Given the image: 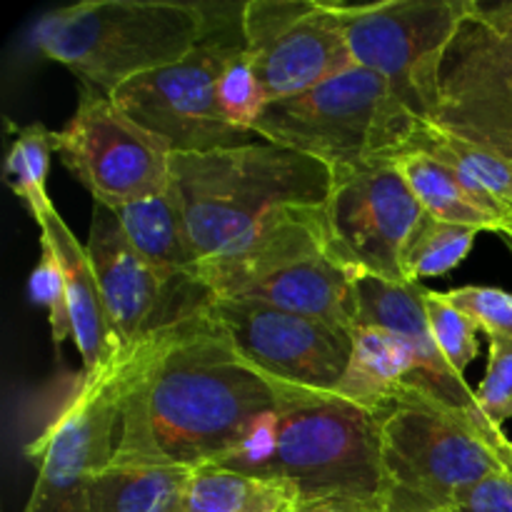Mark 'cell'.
Wrapping results in <instances>:
<instances>
[{"instance_id":"cell-1","label":"cell","mask_w":512,"mask_h":512,"mask_svg":"<svg viewBox=\"0 0 512 512\" xmlns=\"http://www.w3.org/2000/svg\"><path fill=\"white\" fill-rule=\"evenodd\" d=\"M268 410L273 388L235 353L208 300L125 358L110 465H215Z\"/></svg>"},{"instance_id":"cell-2","label":"cell","mask_w":512,"mask_h":512,"mask_svg":"<svg viewBox=\"0 0 512 512\" xmlns=\"http://www.w3.org/2000/svg\"><path fill=\"white\" fill-rule=\"evenodd\" d=\"M170 175L198 268L245 248L285 208L325 205L333 188L328 165L260 138L173 155Z\"/></svg>"},{"instance_id":"cell-3","label":"cell","mask_w":512,"mask_h":512,"mask_svg":"<svg viewBox=\"0 0 512 512\" xmlns=\"http://www.w3.org/2000/svg\"><path fill=\"white\" fill-rule=\"evenodd\" d=\"M388 512L453 508L463 490L512 470V440L480 408L448 403L415 375L380 418Z\"/></svg>"},{"instance_id":"cell-4","label":"cell","mask_w":512,"mask_h":512,"mask_svg":"<svg viewBox=\"0 0 512 512\" xmlns=\"http://www.w3.org/2000/svg\"><path fill=\"white\" fill-rule=\"evenodd\" d=\"M208 18L180 0H80L45 13L33 28L40 55L83 88L113 98L145 73L178 63L205 43Z\"/></svg>"},{"instance_id":"cell-5","label":"cell","mask_w":512,"mask_h":512,"mask_svg":"<svg viewBox=\"0 0 512 512\" xmlns=\"http://www.w3.org/2000/svg\"><path fill=\"white\" fill-rule=\"evenodd\" d=\"M358 275L335 245L318 205L285 208L245 248L200 265L198 283L213 298L263 303L353 333Z\"/></svg>"},{"instance_id":"cell-6","label":"cell","mask_w":512,"mask_h":512,"mask_svg":"<svg viewBox=\"0 0 512 512\" xmlns=\"http://www.w3.org/2000/svg\"><path fill=\"white\" fill-rule=\"evenodd\" d=\"M420 118L383 75L353 65L295 98L270 103L253 133L335 170L395 160L408 150Z\"/></svg>"},{"instance_id":"cell-7","label":"cell","mask_w":512,"mask_h":512,"mask_svg":"<svg viewBox=\"0 0 512 512\" xmlns=\"http://www.w3.org/2000/svg\"><path fill=\"white\" fill-rule=\"evenodd\" d=\"M278 445L270 480L305 500L385 503L388 480L380 450V418L333 395H278Z\"/></svg>"},{"instance_id":"cell-8","label":"cell","mask_w":512,"mask_h":512,"mask_svg":"<svg viewBox=\"0 0 512 512\" xmlns=\"http://www.w3.org/2000/svg\"><path fill=\"white\" fill-rule=\"evenodd\" d=\"M423 118L512 163V0H468L428 80Z\"/></svg>"},{"instance_id":"cell-9","label":"cell","mask_w":512,"mask_h":512,"mask_svg":"<svg viewBox=\"0 0 512 512\" xmlns=\"http://www.w3.org/2000/svg\"><path fill=\"white\" fill-rule=\"evenodd\" d=\"M125 358L80 375L63 408L25 448L35 485L23 512H85L90 483L113 463Z\"/></svg>"},{"instance_id":"cell-10","label":"cell","mask_w":512,"mask_h":512,"mask_svg":"<svg viewBox=\"0 0 512 512\" xmlns=\"http://www.w3.org/2000/svg\"><path fill=\"white\" fill-rule=\"evenodd\" d=\"M53 145L95 205L108 210L155 198L173 183L168 145L95 90H80L78 108L68 125L53 133Z\"/></svg>"},{"instance_id":"cell-11","label":"cell","mask_w":512,"mask_h":512,"mask_svg":"<svg viewBox=\"0 0 512 512\" xmlns=\"http://www.w3.org/2000/svg\"><path fill=\"white\" fill-rule=\"evenodd\" d=\"M210 313L235 353L278 395H333L353 355V335L325 320L250 300L210 295Z\"/></svg>"},{"instance_id":"cell-12","label":"cell","mask_w":512,"mask_h":512,"mask_svg":"<svg viewBox=\"0 0 512 512\" xmlns=\"http://www.w3.org/2000/svg\"><path fill=\"white\" fill-rule=\"evenodd\" d=\"M240 43L205 40L178 63L130 80L113 95L115 103L173 155L210 153L258 140L225 118L218 85Z\"/></svg>"},{"instance_id":"cell-13","label":"cell","mask_w":512,"mask_h":512,"mask_svg":"<svg viewBox=\"0 0 512 512\" xmlns=\"http://www.w3.org/2000/svg\"><path fill=\"white\" fill-rule=\"evenodd\" d=\"M240 38L268 105L353 68L328 0H250L240 8Z\"/></svg>"},{"instance_id":"cell-14","label":"cell","mask_w":512,"mask_h":512,"mask_svg":"<svg viewBox=\"0 0 512 512\" xmlns=\"http://www.w3.org/2000/svg\"><path fill=\"white\" fill-rule=\"evenodd\" d=\"M468 0H380L333 3L353 65L383 75L423 115L435 63L453 38Z\"/></svg>"},{"instance_id":"cell-15","label":"cell","mask_w":512,"mask_h":512,"mask_svg":"<svg viewBox=\"0 0 512 512\" xmlns=\"http://www.w3.org/2000/svg\"><path fill=\"white\" fill-rule=\"evenodd\" d=\"M323 210L335 245L358 273L408 283L400 253L425 210L395 160L335 168Z\"/></svg>"},{"instance_id":"cell-16","label":"cell","mask_w":512,"mask_h":512,"mask_svg":"<svg viewBox=\"0 0 512 512\" xmlns=\"http://www.w3.org/2000/svg\"><path fill=\"white\" fill-rule=\"evenodd\" d=\"M85 248L120 355H133L150 335L178 323L210 300L198 280H170L150 268L130 248L113 210L103 205L93 208Z\"/></svg>"},{"instance_id":"cell-17","label":"cell","mask_w":512,"mask_h":512,"mask_svg":"<svg viewBox=\"0 0 512 512\" xmlns=\"http://www.w3.org/2000/svg\"><path fill=\"white\" fill-rule=\"evenodd\" d=\"M355 303H358V325L390 330L413 345L418 353L420 378L433 385L448 403L460 408H478L475 390H470L463 375L450 368L435 345L425 313L423 285L360 273L355 280Z\"/></svg>"},{"instance_id":"cell-18","label":"cell","mask_w":512,"mask_h":512,"mask_svg":"<svg viewBox=\"0 0 512 512\" xmlns=\"http://www.w3.org/2000/svg\"><path fill=\"white\" fill-rule=\"evenodd\" d=\"M38 228L40 235L50 240L63 265L75 348L83 360V373L93 375L113 365L120 358V350L110 330L103 293H100L88 248L80 245V240L55 208L38 220Z\"/></svg>"},{"instance_id":"cell-19","label":"cell","mask_w":512,"mask_h":512,"mask_svg":"<svg viewBox=\"0 0 512 512\" xmlns=\"http://www.w3.org/2000/svg\"><path fill=\"white\" fill-rule=\"evenodd\" d=\"M408 150H420L443 163L470 198L498 220L503 238H512V163L508 158L455 138L425 118L418 120Z\"/></svg>"},{"instance_id":"cell-20","label":"cell","mask_w":512,"mask_h":512,"mask_svg":"<svg viewBox=\"0 0 512 512\" xmlns=\"http://www.w3.org/2000/svg\"><path fill=\"white\" fill-rule=\"evenodd\" d=\"M350 335L353 355L335 393L370 413H383L420 375L418 353L405 338L373 325H358Z\"/></svg>"},{"instance_id":"cell-21","label":"cell","mask_w":512,"mask_h":512,"mask_svg":"<svg viewBox=\"0 0 512 512\" xmlns=\"http://www.w3.org/2000/svg\"><path fill=\"white\" fill-rule=\"evenodd\" d=\"M130 248L170 280H198V255L173 185L155 198L113 210Z\"/></svg>"},{"instance_id":"cell-22","label":"cell","mask_w":512,"mask_h":512,"mask_svg":"<svg viewBox=\"0 0 512 512\" xmlns=\"http://www.w3.org/2000/svg\"><path fill=\"white\" fill-rule=\"evenodd\" d=\"M193 470L108 465L95 475L85 512H185Z\"/></svg>"},{"instance_id":"cell-23","label":"cell","mask_w":512,"mask_h":512,"mask_svg":"<svg viewBox=\"0 0 512 512\" xmlns=\"http://www.w3.org/2000/svg\"><path fill=\"white\" fill-rule=\"evenodd\" d=\"M395 168L400 170L410 193L415 195L420 208L430 218L463 225V228H473L478 233L503 235L498 220L470 198L468 190L460 185V180L443 163L420 153V150H405L403 155L395 158Z\"/></svg>"},{"instance_id":"cell-24","label":"cell","mask_w":512,"mask_h":512,"mask_svg":"<svg viewBox=\"0 0 512 512\" xmlns=\"http://www.w3.org/2000/svg\"><path fill=\"white\" fill-rule=\"evenodd\" d=\"M295 503L285 485L205 465L193 470L185 512H290Z\"/></svg>"},{"instance_id":"cell-25","label":"cell","mask_w":512,"mask_h":512,"mask_svg":"<svg viewBox=\"0 0 512 512\" xmlns=\"http://www.w3.org/2000/svg\"><path fill=\"white\" fill-rule=\"evenodd\" d=\"M478 230L463 225L443 223L428 213L418 220L410 238L400 253V270L408 283H420L425 278H438L458 268L473 250Z\"/></svg>"},{"instance_id":"cell-26","label":"cell","mask_w":512,"mask_h":512,"mask_svg":"<svg viewBox=\"0 0 512 512\" xmlns=\"http://www.w3.org/2000/svg\"><path fill=\"white\" fill-rule=\"evenodd\" d=\"M55 153L53 133L45 125L33 123L18 130L5 158V180L38 223L55 208L48 195L50 158Z\"/></svg>"},{"instance_id":"cell-27","label":"cell","mask_w":512,"mask_h":512,"mask_svg":"<svg viewBox=\"0 0 512 512\" xmlns=\"http://www.w3.org/2000/svg\"><path fill=\"white\" fill-rule=\"evenodd\" d=\"M425 313H428L430 333L450 368L465 378V370L478 358L480 328L470 315L455 308L445 293L425 288Z\"/></svg>"},{"instance_id":"cell-28","label":"cell","mask_w":512,"mask_h":512,"mask_svg":"<svg viewBox=\"0 0 512 512\" xmlns=\"http://www.w3.org/2000/svg\"><path fill=\"white\" fill-rule=\"evenodd\" d=\"M218 98L225 118L243 133L255 135V123L263 118L265 108H268V98H265V90L260 85L248 53H245L243 43H240L238 53L230 58L228 68L220 78Z\"/></svg>"},{"instance_id":"cell-29","label":"cell","mask_w":512,"mask_h":512,"mask_svg":"<svg viewBox=\"0 0 512 512\" xmlns=\"http://www.w3.org/2000/svg\"><path fill=\"white\" fill-rule=\"evenodd\" d=\"M28 290L30 300L48 310V325L50 335H53L55 353H60L65 340L73 338V325H70L68 308V285H65V273L58 253H55L50 240L43 238V235H40V258L33 273H30Z\"/></svg>"},{"instance_id":"cell-30","label":"cell","mask_w":512,"mask_h":512,"mask_svg":"<svg viewBox=\"0 0 512 512\" xmlns=\"http://www.w3.org/2000/svg\"><path fill=\"white\" fill-rule=\"evenodd\" d=\"M275 445H278V415H275V410H268V413H260L248 425L240 443L223 460H218L213 468L233 470V473L250 475V478L270 480Z\"/></svg>"},{"instance_id":"cell-31","label":"cell","mask_w":512,"mask_h":512,"mask_svg":"<svg viewBox=\"0 0 512 512\" xmlns=\"http://www.w3.org/2000/svg\"><path fill=\"white\" fill-rule=\"evenodd\" d=\"M475 400L498 428L512 418V335L488 338V373L475 390Z\"/></svg>"},{"instance_id":"cell-32","label":"cell","mask_w":512,"mask_h":512,"mask_svg":"<svg viewBox=\"0 0 512 512\" xmlns=\"http://www.w3.org/2000/svg\"><path fill=\"white\" fill-rule=\"evenodd\" d=\"M445 298L475 320L488 338L493 335H512V293L503 288L485 285H465L445 293Z\"/></svg>"},{"instance_id":"cell-33","label":"cell","mask_w":512,"mask_h":512,"mask_svg":"<svg viewBox=\"0 0 512 512\" xmlns=\"http://www.w3.org/2000/svg\"><path fill=\"white\" fill-rule=\"evenodd\" d=\"M458 512H512V470L495 473L455 498Z\"/></svg>"},{"instance_id":"cell-34","label":"cell","mask_w":512,"mask_h":512,"mask_svg":"<svg viewBox=\"0 0 512 512\" xmlns=\"http://www.w3.org/2000/svg\"><path fill=\"white\" fill-rule=\"evenodd\" d=\"M290 512H388V508H385V503H370V500L328 498L295 503Z\"/></svg>"},{"instance_id":"cell-35","label":"cell","mask_w":512,"mask_h":512,"mask_svg":"<svg viewBox=\"0 0 512 512\" xmlns=\"http://www.w3.org/2000/svg\"><path fill=\"white\" fill-rule=\"evenodd\" d=\"M505 245H508V250L512 253V238H505Z\"/></svg>"},{"instance_id":"cell-36","label":"cell","mask_w":512,"mask_h":512,"mask_svg":"<svg viewBox=\"0 0 512 512\" xmlns=\"http://www.w3.org/2000/svg\"><path fill=\"white\" fill-rule=\"evenodd\" d=\"M435 512H458L455 508H445V510H435Z\"/></svg>"}]
</instances>
